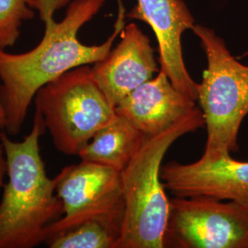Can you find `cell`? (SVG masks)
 Listing matches in <instances>:
<instances>
[{
  "label": "cell",
  "mask_w": 248,
  "mask_h": 248,
  "mask_svg": "<svg viewBox=\"0 0 248 248\" xmlns=\"http://www.w3.org/2000/svg\"><path fill=\"white\" fill-rule=\"evenodd\" d=\"M69 1H37L35 9L45 22V30L35 48L23 53H7L0 48L1 94L6 113L3 130L9 135L20 133L40 89L66 72L106 58L124 30L125 9L123 1L117 0L119 10L112 34L102 45H83L78 39L80 28L98 14L106 0H73L64 18L55 21L54 11Z\"/></svg>",
  "instance_id": "cell-1"
},
{
  "label": "cell",
  "mask_w": 248,
  "mask_h": 248,
  "mask_svg": "<svg viewBox=\"0 0 248 248\" xmlns=\"http://www.w3.org/2000/svg\"><path fill=\"white\" fill-rule=\"evenodd\" d=\"M46 131L35 109L31 132L13 141L0 129L8 163L7 183L0 199V248H33L45 242L46 228L62 215L55 179L48 177L40 139Z\"/></svg>",
  "instance_id": "cell-2"
},
{
  "label": "cell",
  "mask_w": 248,
  "mask_h": 248,
  "mask_svg": "<svg viewBox=\"0 0 248 248\" xmlns=\"http://www.w3.org/2000/svg\"><path fill=\"white\" fill-rule=\"evenodd\" d=\"M205 125L201 108L167 131L148 138L122 171L124 218L117 248H164L169 199L161 178L162 162L170 146Z\"/></svg>",
  "instance_id": "cell-3"
},
{
  "label": "cell",
  "mask_w": 248,
  "mask_h": 248,
  "mask_svg": "<svg viewBox=\"0 0 248 248\" xmlns=\"http://www.w3.org/2000/svg\"><path fill=\"white\" fill-rule=\"evenodd\" d=\"M191 30L207 58L197 99L207 130L202 159L214 162L239 151L240 127L248 115V65L232 55L213 29L195 24Z\"/></svg>",
  "instance_id": "cell-4"
},
{
  "label": "cell",
  "mask_w": 248,
  "mask_h": 248,
  "mask_svg": "<svg viewBox=\"0 0 248 248\" xmlns=\"http://www.w3.org/2000/svg\"><path fill=\"white\" fill-rule=\"evenodd\" d=\"M33 101L55 148L67 155H78L116 116L115 107L99 88L89 65L48 83Z\"/></svg>",
  "instance_id": "cell-5"
},
{
  "label": "cell",
  "mask_w": 248,
  "mask_h": 248,
  "mask_svg": "<svg viewBox=\"0 0 248 248\" xmlns=\"http://www.w3.org/2000/svg\"><path fill=\"white\" fill-rule=\"evenodd\" d=\"M164 248H248V211L208 196L169 200Z\"/></svg>",
  "instance_id": "cell-6"
},
{
  "label": "cell",
  "mask_w": 248,
  "mask_h": 248,
  "mask_svg": "<svg viewBox=\"0 0 248 248\" xmlns=\"http://www.w3.org/2000/svg\"><path fill=\"white\" fill-rule=\"evenodd\" d=\"M62 216L45 230V242L90 218L124 211L122 173L97 163L81 160L54 177Z\"/></svg>",
  "instance_id": "cell-7"
},
{
  "label": "cell",
  "mask_w": 248,
  "mask_h": 248,
  "mask_svg": "<svg viewBox=\"0 0 248 248\" xmlns=\"http://www.w3.org/2000/svg\"><path fill=\"white\" fill-rule=\"evenodd\" d=\"M128 17L147 23L158 43L161 71L188 98L197 101L199 84L186 70L181 37L195 25V19L183 0H137Z\"/></svg>",
  "instance_id": "cell-8"
},
{
  "label": "cell",
  "mask_w": 248,
  "mask_h": 248,
  "mask_svg": "<svg viewBox=\"0 0 248 248\" xmlns=\"http://www.w3.org/2000/svg\"><path fill=\"white\" fill-rule=\"evenodd\" d=\"M165 187L177 197L208 196L232 201L248 211V162L223 159L170 162L161 169Z\"/></svg>",
  "instance_id": "cell-9"
},
{
  "label": "cell",
  "mask_w": 248,
  "mask_h": 248,
  "mask_svg": "<svg viewBox=\"0 0 248 248\" xmlns=\"http://www.w3.org/2000/svg\"><path fill=\"white\" fill-rule=\"evenodd\" d=\"M94 78L113 106L160 71L150 39L135 23L124 26L119 45L94 63Z\"/></svg>",
  "instance_id": "cell-10"
},
{
  "label": "cell",
  "mask_w": 248,
  "mask_h": 248,
  "mask_svg": "<svg viewBox=\"0 0 248 248\" xmlns=\"http://www.w3.org/2000/svg\"><path fill=\"white\" fill-rule=\"evenodd\" d=\"M196 101L178 90L165 72L134 89L115 107L148 138L167 131L188 115Z\"/></svg>",
  "instance_id": "cell-11"
},
{
  "label": "cell",
  "mask_w": 248,
  "mask_h": 248,
  "mask_svg": "<svg viewBox=\"0 0 248 248\" xmlns=\"http://www.w3.org/2000/svg\"><path fill=\"white\" fill-rule=\"evenodd\" d=\"M147 139L131 121L116 113L113 120L93 136L78 156L122 172Z\"/></svg>",
  "instance_id": "cell-12"
},
{
  "label": "cell",
  "mask_w": 248,
  "mask_h": 248,
  "mask_svg": "<svg viewBox=\"0 0 248 248\" xmlns=\"http://www.w3.org/2000/svg\"><path fill=\"white\" fill-rule=\"evenodd\" d=\"M124 211L99 215L52 236L50 248H117L122 235Z\"/></svg>",
  "instance_id": "cell-13"
},
{
  "label": "cell",
  "mask_w": 248,
  "mask_h": 248,
  "mask_svg": "<svg viewBox=\"0 0 248 248\" xmlns=\"http://www.w3.org/2000/svg\"><path fill=\"white\" fill-rule=\"evenodd\" d=\"M38 0H0V48L14 46L22 22L34 18Z\"/></svg>",
  "instance_id": "cell-14"
},
{
  "label": "cell",
  "mask_w": 248,
  "mask_h": 248,
  "mask_svg": "<svg viewBox=\"0 0 248 248\" xmlns=\"http://www.w3.org/2000/svg\"><path fill=\"white\" fill-rule=\"evenodd\" d=\"M8 175V163L4 146L0 142V192L3 190L5 179Z\"/></svg>",
  "instance_id": "cell-15"
},
{
  "label": "cell",
  "mask_w": 248,
  "mask_h": 248,
  "mask_svg": "<svg viewBox=\"0 0 248 248\" xmlns=\"http://www.w3.org/2000/svg\"><path fill=\"white\" fill-rule=\"evenodd\" d=\"M6 123V113H5V108L2 100V94H1V82H0V129H4Z\"/></svg>",
  "instance_id": "cell-16"
}]
</instances>
